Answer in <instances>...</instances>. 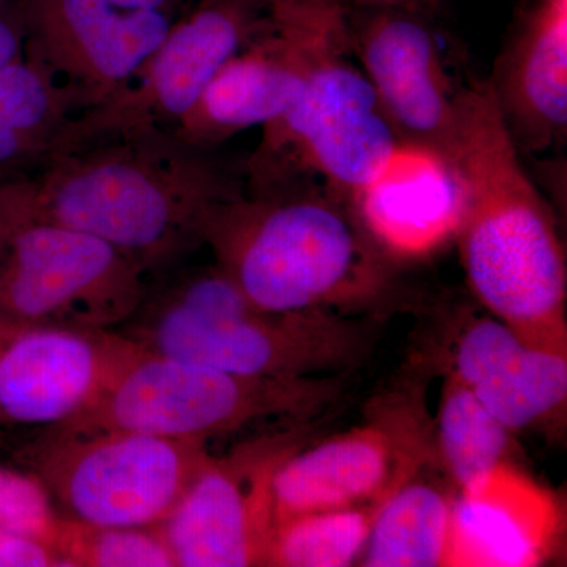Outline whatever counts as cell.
Segmentation results:
<instances>
[{
  "label": "cell",
  "instance_id": "obj_28",
  "mask_svg": "<svg viewBox=\"0 0 567 567\" xmlns=\"http://www.w3.org/2000/svg\"><path fill=\"white\" fill-rule=\"evenodd\" d=\"M18 177L20 175L0 173V229L13 215Z\"/></svg>",
  "mask_w": 567,
  "mask_h": 567
},
{
  "label": "cell",
  "instance_id": "obj_14",
  "mask_svg": "<svg viewBox=\"0 0 567 567\" xmlns=\"http://www.w3.org/2000/svg\"><path fill=\"white\" fill-rule=\"evenodd\" d=\"M486 81L522 156L565 145L567 0H524Z\"/></svg>",
  "mask_w": 567,
  "mask_h": 567
},
{
  "label": "cell",
  "instance_id": "obj_7",
  "mask_svg": "<svg viewBox=\"0 0 567 567\" xmlns=\"http://www.w3.org/2000/svg\"><path fill=\"white\" fill-rule=\"evenodd\" d=\"M210 457L207 445L141 432L41 429L25 464L63 518L158 527Z\"/></svg>",
  "mask_w": 567,
  "mask_h": 567
},
{
  "label": "cell",
  "instance_id": "obj_13",
  "mask_svg": "<svg viewBox=\"0 0 567 567\" xmlns=\"http://www.w3.org/2000/svg\"><path fill=\"white\" fill-rule=\"evenodd\" d=\"M284 454L252 464L208 457L158 525L177 567L264 566L274 529L271 476Z\"/></svg>",
  "mask_w": 567,
  "mask_h": 567
},
{
  "label": "cell",
  "instance_id": "obj_12",
  "mask_svg": "<svg viewBox=\"0 0 567 567\" xmlns=\"http://www.w3.org/2000/svg\"><path fill=\"white\" fill-rule=\"evenodd\" d=\"M24 55L80 99L82 111L125 87L175 21L112 0H24Z\"/></svg>",
  "mask_w": 567,
  "mask_h": 567
},
{
  "label": "cell",
  "instance_id": "obj_5",
  "mask_svg": "<svg viewBox=\"0 0 567 567\" xmlns=\"http://www.w3.org/2000/svg\"><path fill=\"white\" fill-rule=\"evenodd\" d=\"M328 385L319 379L227 374L137 346L87 410L69 423L48 429L74 434L141 432L207 445L215 436L234 434L260 421L311 415L333 398V388Z\"/></svg>",
  "mask_w": 567,
  "mask_h": 567
},
{
  "label": "cell",
  "instance_id": "obj_27",
  "mask_svg": "<svg viewBox=\"0 0 567 567\" xmlns=\"http://www.w3.org/2000/svg\"><path fill=\"white\" fill-rule=\"evenodd\" d=\"M347 7H388V9H402L439 17L445 7V0H342Z\"/></svg>",
  "mask_w": 567,
  "mask_h": 567
},
{
  "label": "cell",
  "instance_id": "obj_3",
  "mask_svg": "<svg viewBox=\"0 0 567 567\" xmlns=\"http://www.w3.org/2000/svg\"><path fill=\"white\" fill-rule=\"evenodd\" d=\"M205 246L251 303L276 315L372 303L393 264L352 205L316 183L245 194L215 216Z\"/></svg>",
  "mask_w": 567,
  "mask_h": 567
},
{
  "label": "cell",
  "instance_id": "obj_21",
  "mask_svg": "<svg viewBox=\"0 0 567 567\" xmlns=\"http://www.w3.org/2000/svg\"><path fill=\"white\" fill-rule=\"evenodd\" d=\"M379 506L322 511L279 522L271 529L264 566H352L363 555Z\"/></svg>",
  "mask_w": 567,
  "mask_h": 567
},
{
  "label": "cell",
  "instance_id": "obj_4",
  "mask_svg": "<svg viewBox=\"0 0 567 567\" xmlns=\"http://www.w3.org/2000/svg\"><path fill=\"white\" fill-rule=\"evenodd\" d=\"M114 331L171 360L260 379H316L361 350L360 331L338 315L264 311L216 264L148 276L136 311Z\"/></svg>",
  "mask_w": 567,
  "mask_h": 567
},
{
  "label": "cell",
  "instance_id": "obj_2",
  "mask_svg": "<svg viewBox=\"0 0 567 567\" xmlns=\"http://www.w3.org/2000/svg\"><path fill=\"white\" fill-rule=\"evenodd\" d=\"M450 159L464 196L454 238L470 289L527 344L567 354V267L557 219L486 80L466 89Z\"/></svg>",
  "mask_w": 567,
  "mask_h": 567
},
{
  "label": "cell",
  "instance_id": "obj_11",
  "mask_svg": "<svg viewBox=\"0 0 567 567\" xmlns=\"http://www.w3.org/2000/svg\"><path fill=\"white\" fill-rule=\"evenodd\" d=\"M136 350L117 331L0 322V423H69Z\"/></svg>",
  "mask_w": 567,
  "mask_h": 567
},
{
  "label": "cell",
  "instance_id": "obj_19",
  "mask_svg": "<svg viewBox=\"0 0 567 567\" xmlns=\"http://www.w3.org/2000/svg\"><path fill=\"white\" fill-rule=\"evenodd\" d=\"M453 506L434 484L402 483L377 509L360 565L450 567Z\"/></svg>",
  "mask_w": 567,
  "mask_h": 567
},
{
  "label": "cell",
  "instance_id": "obj_6",
  "mask_svg": "<svg viewBox=\"0 0 567 567\" xmlns=\"http://www.w3.org/2000/svg\"><path fill=\"white\" fill-rule=\"evenodd\" d=\"M347 54L324 58L297 102L262 126L259 144L245 156L246 194L316 183L352 204L386 169L404 142Z\"/></svg>",
  "mask_w": 567,
  "mask_h": 567
},
{
  "label": "cell",
  "instance_id": "obj_15",
  "mask_svg": "<svg viewBox=\"0 0 567 567\" xmlns=\"http://www.w3.org/2000/svg\"><path fill=\"white\" fill-rule=\"evenodd\" d=\"M565 509L550 488L503 462L458 488L450 567H535L561 546Z\"/></svg>",
  "mask_w": 567,
  "mask_h": 567
},
{
  "label": "cell",
  "instance_id": "obj_22",
  "mask_svg": "<svg viewBox=\"0 0 567 567\" xmlns=\"http://www.w3.org/2000/svg\"><path fill=\"white\" fill-rule=\"evenodd\" d=\"M55 548L69 567H177L159 527H107L62 517Z\"/></svg>",
  "mask_w": 567,
  "mask_h": 567
},
{
  "label": "cell",
  "instance_id": "obj_8",
  "mask_svg": "<svg viewBox=\"0 0 567 567\" xmlns=\"http://www.w3.org/2000/svg\"><path fill=\"white\" fill-rule=\"evenodd\" d=\"M145 276L106 241L13 215L0 229V322L117 330Z\"/></svg>",
  "mask_w": 567,
  "mask_h": 567
},
{
  "label": "cell",
  "instance_id": "obj_23",
  "mask_svg": "<svg viewBox=\"0 0 567 567\" xmlns=\"http://www.w3.org/2000/svg\"><path fill=\"white\" fill-rule=\"evenodd\" d=\"M61 520L39 477L0 465V537H35L55 546Z\"/></svg>",
  "mask_w": 567,
  "mask_h": 567
},
{
  "label": "cell",
  "instance_id": "obj_29",
  "mask_svg": "<svg viewBox=\"0 0 567 567\" xmlns=\"http://www.w3.org/2000/svg\"><path fill=\"white\" fill-rule=\"evenodd\" d=\"M0 2H6V0H0Z\"/></svg>",
  "mask_w": 567,
  "mask_h": 567
},
{
  "label": "cell",
  "instance_id": "obj_18",
  "mask_svg": "<svg viewBox=\"0 0 567 567\" xmlns=\"http://www.w3.org/2000/svg\"><path fill=\"white\" fill-rule=\"evenodd\" d=\"M385 424L369 423L311 450L284 454L271 476L274 527L309 513L382 505L405 481Z\"/></svg>",
  "mask_w": 567,
  "mask_h": 567
},
{
  "label": "cell",
  "instance_id": "obj_10",
  "mask_svg": "<svg viewBox=\"0 0 567 567\" xmlns=\"http://www.w3.org/2000/svg\"><path fill=\"white\" fill-rule=\"evenodd\" d=\"M435 20L410 10L346 6V39L402 142L450 159L462 100L475 78L462 76Z\"/></svg>",
  "mask_w": 567,
  "mask_h": 567
},
{
  "label": "cell",
  "instance_id": "obj_26",
  "mask_svg": "<svg viewBox=\"0 0 567 567\" xmlns=\"http://www.w3.org/2000/svg\"><path fill=\"white\" fill-rule=\"evenodd\" d=\"M123 9L153 11L169 20L178 21L186 17L200 0H112Z\"/></svg>",
  "mask_w": 567,
  "mask_h": 567
},
{
  "label": "cell",
  "instance_id": "obj_16",
  "mask_svg": "<svg viewBox=\"0 0 567 567\" xmlns=\"http://www.w3.org/2000/svg\"><path fill=\"white\" fill-rule=\"evenodd\" d=\"M462 200L454 164L404 142L350 205L380 251L395 262L423 259L456 237Z\"/></svg>",
  "mask_w": 567,
  "mask_h": 567
},
{
  "label": "cell",
  "instance_id": "obj_1",
  "mask_svg": "<svg viewBox=\"0 0 567 567\" xmlns=\"http://www.w3.org/2000/svg\"><path fill=\"white\" fill-rule=\"evenodd\" d=\"M245 194V155L140 126L22 175L18 215L93 235L148 278L188 262L215 216Z\"/></svg>",
  "mask_w": 567,
  "mask_h": 567
},
{
  "label": "cell",
  "instance_id": "obj_20",
  "mask_svg": "<svg viewBox=\"0 0 567 567\" xmlns=\"http://www.w3.org/2000/svg\"><path fill=\"white\" fill-rule=\"evenodd\" d=\"M436 436L440 456L457 488L470 486L511 461L513 432L453 372L443 385Z\"/></svg>",
  "mask_w": 567,
  "mask_h": 567
},
{
  "label": "cell",
  "instance_id": "obj_17",
  "mask_svg": "<svg viewBox=\"0 0 567 567\" xmlns=\"http://www.w3.org/2000/svg\"><path fill=\"white\" fill-rule=\"evenodd\" d=\"M451 372L513 434L565 416L567 354L527 344L495 317L466 324Z\"/></svg>",
  "mask_w": 567,
  "mask_h": 567
},
{
  "label": "cell",
  "instance_id": "obj_24",
  "mask_svg": "<svg viewBox=\"0 0 567 567\" xmlns=\"http://www.w3.org/2000/svg\"><path fill=\"white\" fill-rule=\"evenodd\" d=\"M48 162V151L40 142L14 132L0 122V173H35Z\"/></svg>",
  "mask_w": 567,
  "mask_h": 567
},
{
  "label": "cell",
  "instance_id": "obj_25",
  "mask_svg": "<svg viewBox=\"0 0 567 567\" xmlns=\"http://www.w3.org/2000/svg\"><path fill=\"white\" fill-rule=\"evenodd\" d=\"M62 566L54 544L35 537H0V567Z\"/></svg>",
  "mask_w": 567,
  "mask_h": 567
},
{
  "label": "cell",
  "instance_id": "obj_9",
  "mask_svg": "<svg viewBox=\"0 0 567 567\" xmlns=\"http://www.w3.org/2000/svg\"><path fill=\"white\" fill-rule=\"evenodd\" d=\"M267 10L268 0H200L174 22L125 87L71 117L50 159L126 130L173 128L224 63L262 29Z\"/></svg>",
  "mask_w": 567,
  "mask_h": 567
}]
</instances>
